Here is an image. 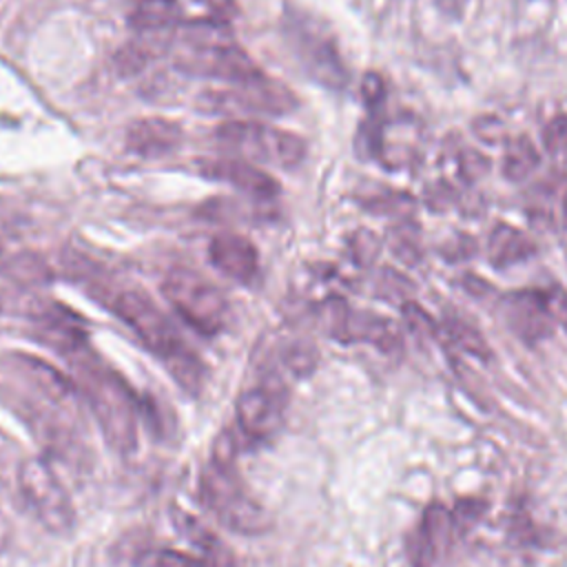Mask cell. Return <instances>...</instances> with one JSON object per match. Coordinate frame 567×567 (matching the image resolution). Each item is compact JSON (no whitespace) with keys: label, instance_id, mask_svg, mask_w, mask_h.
<instances>
[{"label":"cell","instance_id":"obj_1","mask_svg":"<svg viewBox=\"0 0 567 567\" xmlns=\"http://www.w3.org/2000/svg\"><path fill=\"white\" fill-rule=\"evenodd\" d=\"M0 394L51 456L73 467L89 463L84 399L71 377L33 354L11 352L0 374Z\"/></svg>","mask_w":567,"mask_h":567},{"label":"cell","instance_id":"obj_2","mask_svg":"<svg viewBox=\"0 0 567 567\" xmlns=\"http://www.w3.org/2000/svg\"><path fill=\"white\" fill-rule=\"evenodd\" d=\"M75 370V385L100 425V432L111 450L131 454L137 443V423L142 403L128 383L95 357L86 343L66 354Z\"/></svg>","mask_w":567,"mask_h":567},{"label":"cell","instance_id":"obj_3","mask_svg":"<svg viewBox=\"0 0 567 567\" xmlns=\"http://www.w3.org/2000/svg\"><path fill=\"white\" fill-rule=\"evenodd\" d=\"M100 301L120 317L137 339L164 361L173 379L188 392L202 385V363L193 350L182 341L168 317L140 288H109L100 286Z\"/></svg>","mask_w":567,"mask_h":567},{"label":"cell","instance_id":"obj_4","mask_svg":"<svg viewBox=\"0 0 567 567\" xmlns=\"http://www.w3.org/2000/svg\"><path fill=\"white\" fill-rule=\"evenodd\" d=\"M228 447V441L224 445L219 441L213 458L202 467L197 483L199 498L226 529L244 536L266 534L272 527V518L241 481Z\"/></svg>","mask_w":567,"mask_h":567},{"label":"cell","instance_id":"obj_5","mask_svg":"<svg viewBox=\"0 0 567 567\" xmlns=\"http://www.w3.org/2000/svg\"><path fill=\"white\" fill-rule=\"evenodd\" d=\"M284 38L308 78L328 89L348 84V69L330 29L312 13L288 7L284 13Z\"/></svg>","mask_w":567,"mask_h":567},{"label":"cell","instance_id":"obj_6","mask_svg":"<svg viewBox=\"0 0 567 567\" xmlns=\"http://www.w3.org/2000/svg\"><path fill=\"white\" fill-rule=\"evenodd\" d=\"M215 140L250 164L295 168L306 157V142L299 135L255 120H228L217 126Z\"/></svg>","mask_w":567,"mask_h":567},{"label":"cell","instance_id":"obj_7","mask_svg":"<svg viewBox=\"0 0 567 567\" xmlns=\"http://www.w3.org/2000/svg\"><path fill=\"white\" fill-rule=\"evenodd\" d=\"M16 483L27 509L49 534L64 536L73 532V501L47 458L33 456L20 461Z\"/></svg>","mask_w":567,"mask_h":567},{"label":"cell","instance_id":"obj_8","mask_svg":"<svg viewBox=\"0 0 567 567\" xmlns=\"http://www.w3.org/2000/svg\"><path fill=\"white\" fill-rule=\"evenodd\" d=\"M166 301L202 334H217L228 319V301L221 290L188 268H173L162 281Z\"/></svg>","mask_w":567,"mask_h":567},{"label":"cell","instance_id":"obj_9","mask_svg":"<svg viewBox=\"0 0 567 567\" xmlns=\"http://www.w3.org/2000/svg\"><path fill=\"white\" fill-rule=\"evenodd\" d=\"M297 106L295 93L284 84L261 75L246 84L197 95V109L208 115H281Z\"/></svg>","mask_w":567,"mask_h":567},{"label":"cell","instance_id":"obj_10","mask_svg":"<svg viewBox=\"0 0 567 567\" xmlns=\"http://www.w3.org/2000/svg\"><path fill=\"white\" fill-rule=\"evenodd\" d=\"M319 315L326 332L337 341H343V343L365 341L377 346L383 352H394L401 348V337L392 321L372 312L352 310L339 297L328 299L321 306Z\"/></svg>","mask_w":567,"mask_h":567},{"label":"cell","instance_id":"obj_11","mask_svg":"<svg viewBox=\"0 0 567 567\" xmlns=\"http://www.w3.org/2000/svg\"><path fill=\"white\" fill-rule=\"evenodd\" d=\"M288 392L281 381L268 379L239 394L235 416L241 434L250 441L272 439L286 421Z\"/></svg>","mask_w":567,"mask_h":567},{"label":"cell","instance_id":"obj_12","mask_svg":"<svg viewBox=\"0 0 567 567\" xmlns=\"http://www.w3.org/2000/svg\"><path fill=\"white\" fill-rule=\"evenodd\" d=\"M507 326L525 343H538L554 334L558 323L549 306L547 290H516L503 299Z\"/></svg>","mask_w":567,"mask_h":567},{"label":"cell","instance_id":"obj_13","mask_svg":"<svg viewBox=\"0 0 567 567\" xmlns=\"http://www.w3.org/2000/svg\"><path fill=\"white\" fill-rule=\"evenodd\" d=\"M210 264L228 279L250 286L259 272V255L250 239L237 233H221L208 244Z\"/></svg>","mask_w":567,"mask_h":567},{"label":"cell","instance_id":"obj_14","mask_svg":"<svg viewBox=\"0 0 567 567\" xmlns=\"http://www.w3.org/2000/svg\"><path fill=\"white\" fill-rule=\"evenodd\" d=\"M182 126L166 117H142L135 120L126 131V146L131 153L159 159L175 153L182 144Z\"/></svg>","mask_w":567,"mask_h":567},{"label":"cell","instance_id":"obj_15","mask_svg":"<svg viewBox=\"0 0 567 567\" xmlns=\"http://www.w3.org/2000/svg\"><path fill=\"white\" fill-rule=\"evenodd\" d=\"M202 173L210 179H219L226 184H233L235 188L259 197V199H272L279 193V184L255 164L233 157V159H215L204 162Z\"/></svg>","mask_w":567,"mask_h":567},{"label":"cell","instance_id":"obj_16","mask_svg":"<svg viewBox=\"0 0 567 567\" xmlns=\"http://www.w3.org/2000/svg\"><path fill=\"white\" fill-rule=\"evenodd\" d=\"M175 525L182 536L199 551V563L204 567H244L237 554L190 514L175 512Z\"/></svg>","mask_w":567,"mask_h":567},{"label":"cell","instance_id":"obj_17","mask_svg":"<svg viewBox=\"0 0 567 567\" xmlns=\"http://www.w3.org/2000/svg\"><path fill=\"white\" fill-rule=\"evenodd\" d=\"M534 252L536 244L520 228H514L505 221H498L487 237V257L489 264L498 270L523 264L532 259Z\"/></svg>","mask_w":567,"mask_h":567},{"label":"cell","instance_id":"obj_18","mask_svg":"<svg viewBox=\"0 0 567 567\" xmlns=\"http://www.w3.org/2000/svg\"><path fill=\"white\" fill-rule=\"evenodd\" d=\"M182 20V7L177 0H137L128 22L137 31L155 33L173 29Z\"/></svg>","mask_w":567,"mask_h":567},{"label":"cell","instance_id":"obj_19","mask_svg":"<svg viewBox=\"0 0 567 567\" xmlns=\"http://www.w3.org/2000/svg\"><path fill=\"white\" fill-rule=\"evenodd\" d=\"M456 523H454V514L447 512L443 505L432 503L421 520V527L414 532L419 536V540L425 545V549L436 558L441 551H445L452 543Z\"/></svg>","mask_w":567,"mask_h":567},{"label":"cell","instance_id":"obj_20","mask_svg":"<svg viewBox=\"0 0 567 567\" xmlns=\"http://www.w3.org/2000/svg\"><path fill=\"white\" fill-rule=\"evenodd\" d=\"M538 159H540L538 151L525 135L514 137L507 144V151L503 157V175L509 182H523L534 173V168L538 166Z\"/></svg>","mask_w":567,"mask_h":567},{"label":"cell","instance_id":"obj_21","mask_svg":"<svg viewBox=\"0 0 567 567\" xmlns=\"http://www.w3.org/2000/svg\"><path fill=\"white\" fill-rule=\"evenodd\" d=\"M443 328L447 330L450 339H452L461 350L470 352L472 357H478V359H489V357H492V350H489L487 341L483 339V334H481L474 326H470L467 321L456 319V317H450V319H445Z\"/></svg>","mask_w":567,"mask_h":567},{"label":"cell","instance_id":"obj_22","mask_svg":"<svg viewBox=\"0 0 567 567\" xmlns=\"http://www.w3.org/2000/svg\"><path fill=\"white\" fill-rule=\"evenodd\" d=\"M7 272L20 284H42L51 279L47 264L35 255H16L7 264Z\"/></svg>","mask_w":567,"mask_h":567},{"label":"cell","instance_id":"obj_23","mask_svg":"<svg viewBox=\"0 0 567 567\" xmlns=\"http://www.w3.org/2000/svg\"><path fill=\"white\" fill-rule=\"evenodd\" d=\"M153 58V49H148L144 42H128L122 47L115 55V69L122 75H133L140 73Z\"/></svg>","mask_w":567,"mask_h":567},{"label":"cell","instance_id":"obj_24","mask_svg":"<svg viewBox=\"0 0 567 567\" xmlns=\"http://www.w3.org/2000/svg\"><path fill=\"white\" fill-rule=\"evenodd\" d=\"M140 567H204L188 554L175 549H151L142 556Z\"/></svg>","mask_w":567,"mask_h":567},{"label":"cell","instance_id":"obj_25","mask_svg":"<svg viewBox=\"0 0 567 567\" xmlns=\"http://www.w3.org/2000/svg\"><path fill=\"white\" fill-rule=\"evenodd\" d=\"M286 365L297 374H308L317 363V350L312 343H292L284 354Z\"/></svg>","mask_w":567,"mask_h":567},{"label":"cell","instance_id":"obj_26","mask_svg":"<svg viewBox=\"0 0 567 567\" xmlns=\"http://www.w3.org/2000/svg\"><path fill=\"white\" fill-rule=\"evenodd\" d=\"M543 142L549 153H567V115H556L543 131Z\"/></svg>","mask_w":567,"mask_h":567},{"label":"cell","instance_id":"obj_27","mask_svg":"<svg viewBox=\"0 0 567 567\" xmlns=\"http://www.w3.org/2000/svg\"><path fill=\"white\" fill-rule=\"evenodd\" d=\"M403 317H405L408 326L419 334H434L436 332V326H434L432 317L425 310H421L416 303H405L403 306Z\"/></svg>","mask_w":567,"mask_h":567},{"label":"cell","instance_id":"obj_28","mask_svg":"<svg viewBox=\"0 0 567 567\" xmlns=\"http://www.w3.org/2000/svg\"><path fill=\"white\" fill-rule=\"evenodd\" d=\"M383 93H385L383 80L377 73H368L363 78V97H365V102L368 104H379L383 100Z\"/></svg>","mask_w":567,"mask_h":567},{"label":"cell","instance_id":"obj_29","mask_svg":"<svg viewBox=\"0 0 567 567\" xmlns=\"http://www.w3.org/2000/svg\"><path fill=\"white\" fill-rule=\"evenodd\" d=\"M204 2L208 4V11H210L213 20L228 22L237 13V7H235L233 0H204Z\"/></svg>","mask_w":567,"mask_h":567},{"label":"cell","instance_id":"obj_30","mask_svg":"<svg viewBox=\"0 0 567 567\" xmlns=\"http://www.w3.org/2000/svg\"><path fill=\"white\" fill-rule=\"evenodd\" d=\"M547 295H549V306L554 310L556 321L567 330V292L556 288V290H547Z\"/></svg>","mask_w":567,"mask_h":567},{"label":"cell","instance_id":"obj_31","mask_svg":"<svg viewBox=\"0 0 567 567\" xmlns=\"http://www.w3.org/2000/svg\"><path fill=\"white\" fill-rule=\"evenodd\" d=\"M436 4H439V9L443 11V13H447V16H461L463 13V9H465V4H467V0H436Z\"/></svg>","mask_w":567,"mask_h":567},{"label":"cell","instance_id":"obj_32","mask_svg":"<svg viewBox=\"0 0 567 567\" xmlns=\"http://www.w3.org/2000/svg\"><path fill=\"white\" fill-rule=\"evenodd\" d=\"M7 536H9V525H7V518H4V514L0 509V554H2L4 545H7Z\"/></svg>","mask_w":567,"mask_h":567}]
</instances>
